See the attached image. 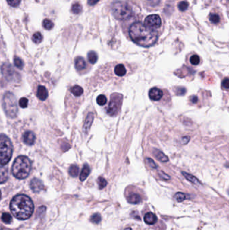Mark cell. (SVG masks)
I'll use <instances>...</instances> for the list:
<instances>
[{"label":"cell","instance_id":"obj_1","mask_svg":"<svg viewBox=\"0 0 229 230\" xmlns=\"http://www.w3.org/2000/svg\"><path fill=\"white\" fill-rule=\"evenodd\" d=\"M129 35L134 43L143 47L154 45L158 39L157 32L147 28L141 22H134L130 26Z\"/></svg>","mask_w":229,"mask_h":230},{"label":"cell","instance_id":"obj_2","mask_svg":"<svg viewBox=\"0 0 229 230\" xmlns=\"http://www.w3.org/2000/svg\"><path fill=\"white\" fill-rule=\"evenodd\" d=\"M11 213L17 219L26 220L30 218L34 212V203L30 197L25 194H17L10 202Z\"/></svg>","mask_w":229,"mask_h":230},{"label":"cell","instance_id":"obj_3","mask_svg":"<svg viewBox=\"0 0 229 230\" xmlns=\"http://www.w3.org/2000/svg\"><path fill=\"white\" fill-rule=\"evenodd\" d=\"M32 170V163L27 156L20 155L14 160L11 172L15 178L22 180L25 179L30 174Z\"/></svg>","mask_w":229,"mask_h":230},{"label":"cell","instance_id":"obj_4","mask_svg":"<svg viewBox=\"0 0 229 230\" xmlns=\"http://www.w3.org/2000/svg\"><path fill=\"white\" fill-rule=\"evenodd\" d=\"M13 153V145L10 139L4 134L0 135V164L6 165L10 161Z\"/></svg>","mask_w":229,"mask_h":230},{"label":"cell","instance_id":"obj_5","mask_svg":"<svg viewBox=\"0 0 229 230\" xmlns=\"http://www.w3.org/2000/svg\"><path fill=\"white\" fill-rule=\"evenodd\" d=\"M111 13L116 19L124 20L131 17L133 10L127 2L118 1L114 2L111 6Z\"/></svg>","mask_w":229,"mask_h":230},{"label":"cell","instance_id":"obj_6","mask_svg":"<svg viewBox=\"0 0 229 230\" xmlns=\"http://www.w3.org/2000/svg\"><path fill=\"white\" fill-rule=\"evenodd\" d=\"M2 107L8 117L13 119L16 117L18 108L16 98L12 93L8 92L4 94L2 100Z\"/></svg>","mask_w":229,"mask_h":230},{"label":"cell","instance_id":"obj_7","mask_svg":"<svg viewBox=\"0 0 229 230\" xmlns=\"http://www.w3.org/2000/svg\"><path fill=\"white\" fill-rule=\"evenodd\" d=\"M122 96L120 94L114 93L111 96L109 104L106 108V113L111 117H116L119 113L122 106Z\"/></svg>","mask_w":229,"mask_h":230},{"label":"cell","instance_id":"obj_8","mask_svg":"<svg viewBox=\"0 0 229 230\" xmlns=\"http://www.w3.org/2000/svg\"><path fill=\"white\" fill-rule=\"evenodd\" d=\"M1 71L3 76L9 81H16L17 77L20 78V75L16 72V71L14 69L10 63H5L3 64Z\"/></svg>","mask_w":229,"mask_h":230},{"label":"cell","instance_id":"obj_9","mask_svg":"<svg viewBox=\"0 0 229 230\" xmlns=\"http://www.w3.org/2000/svg\"><path fill=\"white\" fill-rule=\"evenodd\" d=\"M145 25L150 29H157L161 25V19L159 16L157 14L150 15L147 16L145 20Z\"/></svg>","mask_w":229,"mask_h":230},{"label":"cell","instance_id":"obj_10","mask_svg":"<svg viewBox=\"0 0 229 230\" xmlns=\"http://www.w3.org/2000/svg\"><path fill=\"white\" fill-rule=\"evenodd\" d=\"M149 98L152 101H159L163 98V92L158 88H152L149 92Z\"/></svg>","mask_w":229,"mask_h":230},{"label":"cell","instance_id":"obj_11","mask_svg":"<svg viewBox=\"0 0 229 230\" xmlns=\"http://www.w3.org/2000/svg\"><path fill=\"white\" fill-rule=\"evenodd\" d=\"M30 187L31 190L35 193H39L44 189V184L40 179L34 178L32 180L30 183Z\"/></svg>","mask_w":229,"mask_h":230},{"label":"cell","instance_id":"obj_12","mask_svg":"<svg viewBox=\"0 0 229 230\" xmlns=\"http://www.w3.org/2000/svg\"><path fill=\"white\" fill-rule=\"evenodd\" d=\"M36 140V135L32 131H26L23 135V141L26 145H32Z\"/></svg>","mask_w":229,"mask_h":230},{"label":"cell","instance_id":"obj_13","mask_svg":"<svg viewBox=\"0 0 229 230\" xmlns=\"http://www.w3.org/2000/svg\"><path fill=\"white\" fill-rule=\"evenodd\" d=\"M94 119V115L92 113H89L87 114V116L85 120V123L83 125V131L85 133H88L89 129L91 128V126L92 125V123Z\"/></svg>","mask_w":229,"mask_h":230},{"label":"cell","instance_id":"obj_14","mask_svg":"<svg viewBox=\"0 0 229 230\" xmlns=\"http://www.w3.org/2000/svg\"><path fill=\"white\" fill-rule=\"evenodd\" d=\"M127 200L129 203H130V204L136 205V204H139V203H140L142 201V197L139 194L136 193H133L129 194L127 196Z\"/></svg>","mask_w":229,"mask_h":230},{"label":"cell","instance_id":"obj_15","mask_svg":"<svg viewBox=\"0 0 229 230\" xmlns=\"http://www.w3.org/2000/svg\"><path fill=\"white\" fill-rule=\"evenodd\" d=\"M144 221L148 225H154L157 222V217L152 212H149L144 217Z\"/></svg>","mask_w":229,"mask_h":230},{"label":"cell","instance_id":"obj_16","mask_svg":"<svg viewBox=\"0 0 229 230\" xmlns=\"http://www.w3.org/2000/svg\"><path fill=\"white\" fill-rule=\"evenodd\" d=\"M49 94L46 88L43 85H39L37 89V97L41 100H45L48 98Z\"/></svg>","mask_w":229,"mask_h":230},{"label":"cell","instance_id":"obj_17","mask_svg":"<svg viewBox=\"0 0 229 230\" xmlns=\"http://www.w3.org/2000/svg\"><path fill=\"white\" fill-rule=\"evenodd\" d=\"M75 67L77 71H82L86 69V62L81 57H76L75 59Z\"/></svg>","mask_w":229,"mask_h":230},{"label":"cell","instance_id":"obj_18","mask_svg":"<svg viewBox=\"0 0 229 230\" xmlns=\"http://www.w3.org/2000/svg\"><path fill=\"white\" fill-rule=\"evenodd\" d=\"M153 155L155 156L158 160H159L161 162H167L169 161V158L166 155L164 154V153L161 152L159 151V150L157 149H153Z\"/></svg>","mask_w":229,"mask_h":230},{"label":"cell","instance_id":"obj_19","mask_svg":"<svg viewBox=\"0 0 229 230\" xmlns=\"http://www.w3.org/2000/svg\"><path fill=\"white\" fill-rule=\"evenodd\" d=\"M8 179V170L6 168L0 166V184H4Z\"/></svg>","mask_w":229,"mask_h":230},{"label":"cell","instance_id":"obj_20","mask_svg":"<svg viewBox=\"0 0 229 230\" xmlns=\"http://www.w3.org/2000/svg\"><path fill=\"white\" fill-rule=\"evenodd\" d=\"M114 72L117 76L123 77L127 73V69H126L124 65L118 64L114 68Z\"/></svg>","mask_w":229,"mask_h":230},{"label":"cell","instance_id":"obj_21","mask_svg":"<svg viewBox=\"0 0 229 230\" xmlns=\"http://www.w3.org/2000/svg\"><path fill=\"white\" fill-rule=\"evenodd\" d=\"M90 174V168L88 166L87 164H85L83 169L81 170V172L80 174V176H79V178H80L81 181H84L86 180L88 176Z\"/></svg>","mask_w":229,"mask_h":230},{"label":"cell","instance_id":"obj_22","mask_svg":"<svg viewBox=\"0 0 229 230\" xmlns=\"http://www.w3.org/2000/svg\"><path fill=\"white\" fill-rule=\"evenodd\" d=\"M182 174H183V176L187 180L190 181V182H192V183H193V184H201L200 182H199L198 180V178H196L194 176H193L192 174H190L186 173L185 172H182Z\"/></svg>","mask_w":229,"mask_h":230},{"label":"cell","instance_id":"obj_23","mask_svg":"<svg viewBox=\"0 0 229 230\" xmlns=\"http://www.w3.org/2000/svg\"><path fill=\"white\" fill-rule=\"evenodd\" d=\"M71 92L75 96H80L83 93V89L79 85H74L71 88Z\"/></svg>","mask_w":229,"mask_h":230},{"label":"cell","instance_id":"obj_24","mask_svg":"<svg viewBox=\"0 0 229 230\" xmlns=\"http://www.w3.org/2000/svg\"><path fill=\"white\" fill-rule=\"evenodd\" d=\"M87 59L88 61H89V63L92 64H94L96 63L97 61H98V55H97L95 51H89L87 54Z\"/></svg>","mask_w":229,"mask_h":230},{"label":"cell","instance_id":"obj_25","mask_svg":"<svg viewBox=\"0 0 229 230\" xmlns=\"http://www.w3.org/2000/svg\"><path fill=\"white\" fill-rule=\"evenodd\" d=\"M79 167L77 166V165L73 164L71 166L69 167V175L72 176V177H77L79 174Z\"/></svg>","mask_w":229,"mask_h":230},{"label":"cell","instance_id":"obj_26","mask_svg":"<svg viewBox=\"0 0 229 230\" xmlns=\"http://www.w3.org/2000/svg\"><path fill=\"white\" fill-rule=\"evenodd\" d=\"M42 38H43L42 35L41 34L40 32H37L33 34V36H32V40L34 43L39 44L40 43L42 42Z\"/></svg>","mask_w":229,"mask_h":230},{"label":"cell","instance_id":"obj_27","mask_svg":"<svg viewBox=\"0 0 229 230\" xmlns=\"http://www.w3.org/2000/svg\"><path fill=\"white\" fill-rule=\"evenodd\" d=\"M2 222L5 223L10 224L12 222V217H11L10 213H4L2 215Z\"/></svg>","mask_w":229,"mask_h":230},{"label":"cell","instance_id":"obj_28","mask_svg":"<svg viewBox=\"0 0 229 230\" xmlns=\"http://www.w3.org/2000/svg\"><path fill=\"white\" fill-rule=\"evenodd\" d=\"M42 26L44 28H45L46 30H51V29L53 28L54 24L51 21V20H50L49 19H45L43 20Z\"/></svg>","mask_w":229,"mask_h":230},{"label":"cell","instance_id":"obj_29","mask_svg":"<svg viewBox=\"0 0 229 230\" xmlns=\"http://www.w3.org/2000/svg\"><path fill=\"white\" fill-rule=\"evenodd\" d=\"M82 11V6L79 4V3H75L73 4L71 7V11L75 14H79Z\"/></svg>","mask_w":229,"mask_h":230},{"label":"cell","instance_id":"obj_30","mask_svg":"<svg viewBox=\"0 0 229 230\" xmlns=\"http://www.w3.org/2000/svg\"><path fill=\"white\" fill-rule=\"evenodd\" d=\"M97 182H98V184L99 189H103V188L106 187L108 184L106 180L103 178V177H99Z\"/></svg>","mask_w":229,"mask_h":230},{"label":"cell","instance_id":"obj_31","mask_svg":"<svg viewBox=\"0 0 229 230\" xmlns=\"http://www.w3.org/2000/svg\"><path fill=\"white\" fill-rule=\"evenodd\" d=\"M14 65L15 66L20 69H22L23 68V66H24V63H23L22 60L18 57H15L14 59Z\"/></svg>","mask_w":229,"mask_h":230},{"label":"cell","instance_id":"obj_32","mask_svg":"<svg viewBox=\"0 0 229 230\" xmlns=\"http://www.w3.org/2000/svg\"><path fill=\"white\" fill-rule=\"evenodd\" d=\"M97 103L100 106H104V104H106L107 102V98L106 97H105L104 95H103V94H101V95H99L98 96V98H97Z\"/></svg>","mask_w":229,"mask_h":230},{"label":"cell","instance_id":"obj_33","mask_svg":"<svg viewBox=\"0 0 229 230\" xmlns=\"http://www.w3.org/2000/svg\"><path fill=\"white\" fill-rule=\"evenodd\" d=\"M190 63L193 65H198L200 62V59H199V56L197 55H193L190 59Z\"/></svg>","mask_w":229,"mask_h":230},{"label":"cell","instance_id":"obj_34","mask_svg":"<svg viewBox=\"0 0 229 230\" xmlns=\"http://www.w3.org/2000/svg\"><path fill=\"white\" fill-rule=\"evenodd\" d=\"M189 6V3L186 1H182L180 2L178 4V8L179 10L181 11H186Z\"/></svg>","mask_w":229,"mask_h":230},{"label":"cell","instance_id":"obj_35","mask_svg":"<svg viewBox=\"0 0 229 230\" xmlns=\"http://www.w3.org/2000/svg\"><path fill=\"white\" fill-rule=\"evenodd\" d=\"M101 219H102L101 215H99V213L93 214L90 218L91 222L93 223H96V224H98L99 222H101Z\"/></svg>","mask_w":229,"mask_h":230},{"label":"cell","instance_id":"obj_36","mask_svg":"<svg viewBox=\"0 0 229 230\" xmlns=\"http://www.w3.org/2000/svg\"><path fill=\"white\" fill-rule=\"evenodd\" d=\"M174 198L176 200H177V202H182V201H184V200L186 199L187 196H186V194H185L184 193H177L175 194Z\"/></svg>","mask_w":229,"mask_h":230},{"label":"cell","instance_id":"obj_37","mask_svg":"<svg viewBox=\"0 0 229 230\" xmlns=\"http://www.w3.org/2000/svg\"><path fill=\"white\" fill-rule=\"evenodd\" d=\"M145 161H146V164L148 165V166L149 168H151V169H157V166L156 165V164L155 163V161L152 160L151 158H146Z\"/></svg>","mask_w":229,"mask_h":230},{"label":"cell","instance_id":"obj_38","mask_svg":"<svg viewBox=\"0 0 229 230\" xmlns=\"http://www.w3.org/2000/svg\"><path fill=\"white\" fill-rule=\"evenodd\" d=\"M210 20L213 24H217L220 21V17L216 14H211L210 15Z\"/></svg>","mask_w":229,"mask_h":230},{"label":"cell","instance_id":"obj_39","mask_svg":"<svg viewBox=\"0 0 229 230\" xmlns=\"http://www.w3.org/2000/svg\"><path fill=\"white\" fill-rule=\"evenodd\" d=\"M28 100L26 98H22L19 100V105L20 107L23 108H25L28 107Z\"/></svg>","mask_w":229,"mask_h":230},{"label":"cell","instance_id":"obj_40","mask_svg":"<svg viewBox=\"0 0 229 230\" xmlns=\"http://www.w3.org/2000/svg\"><path fill=\"white\" fill-rule=\"evenodd\" d=\"M175 92L176 93L177 95L181 96V95H184L185 93L186 92V90L185 88L183 87H178L176 88L175 90Z\"/></svg>","mask_w":229,"mask_h":230},{"label":"cell","instance_id":"obj_41","mask_svg":"<svg viewBox=\"0 0 229 230\" xmlns=\"http://www.w3.org/2000/svg\"><path fill=\"white\" fill-rule=\"evenodd\" d=\"M7 2L11 7H17L20 5L21 0H7Z\"/></svg>","mask_w":229,"mask_h":230},{"label":"cell","instance_id":"obj_42","mask_svg":"<svg viewBox=\"0 0 229 230\" xmlns=\"http://www.w3.org/2000/svg\"><path fill=\"white\" fill-rule=\"evenodd\" d=\"M228 88H229V80L228 78H226L225 79H224V81H223L222 83V89L227 90H228Z\"/></svg>","mask_w":229,"mask_h":230},{"label":"cell","instance_id":"obj_43","mask_svg":"<svg viewBox=\"0 0 229 230\" xmlns=\"http://www.w3.org/2000/svg\"><path fill=\"white\" fill-rule=\"evenodd\" d=\"M190 138L187 136H184L181 139V143L182 144H187L189 142Z\"/></svg>","mask_w":229,"mask_h":230},{"label":"cell","instance_id":"obj_44","mask_svg":"<svg viewBox=\"0 0 229 230\" xmlns=\"http://www.w3.org/2000/svg\"><path fill=\"white\" fill-rule=\"evenodd\" d=\"M190 101L192 102V103H193V104H196V103H197V102H198L197 96H191L190 97Z\"/></svg>","mask_w":229,"mask_h":230},{"label":"cell","instance_id":"obj_45","mask_svg":"<svg viewBox=\"0 0 229 230\" xmlns=\"http://www.w3.org/2000/svg\"><path fill=\"white\" fill-rule=\"evenodd\" d=\"M99 0H88L87 3L89 5H94L98 3Z\"/></svg>","mask_w":229,"mask_h":230},{"label":"cell","instance_id":"obj_46","mask_svg":"<svg viewBox=\"0 0 229 230\" xmlns=\"http://www.w3.org/2000/svg\"><path fill=\"white\" fill-rule=\"evenodd\" d=\"M160 173L161 174V176H162V178L163 179H165V180H169V179H170V177L168 175H167L166 174H164L163 172H160Z\"/></svg>","mask_w":229,"mask_h":230},{"label":"cell","instance_id":"obj_47","mask_svg":"<svg viewBox=\"0 0 229 230\" xmlns=\"http://www.w3.org/2000/svg\"><path fill=\"white\" fill-rule=\"evenodd\" d=\"M1 197H2V193H1V191H0V199H1Z\"/></svg>","mask_w":229,"mask_h":230},{"label":"cell","instance_id":"obj_48","mask_svg":"<svg viewBox=\"0 0 229 230\" xmlns=\"http://www.w3.org/2000/svg\"><path fill=\"white\" fill-rule=\"evenodd\" d=\"M125 230H131V228H128V229H126Z\"/></svg>","mask_w":229,"mask_h":230}]
</instances>
